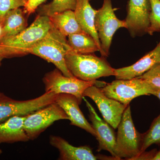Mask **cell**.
I'll return each instance as SVG.
<instances>
[{"label": "cell", "mask_w": 160, "mask_h": 160, "mask_svg": "<svg viewBox=\"0 0 160 160\" xmlns=\"http://www.w3.org/2000/svg\"><path fill=\"white\" fill-rule=\"evenodd\" d=\"M151 6L149 0H129L125 21L132 37L147 33Z\"/></svg>", "instance_id": "8fae6325"}, {"label": "cell", "mask_w": 160, "mask_h": 160, "mask_svg": "<svg viewBox=\"0 0 160 160\" xmlns=\"http://www.w3.org/2000/svg\"><path fill=\"white\" fill-rule=\"evenodd\" d=\"M151 11L149 16V25L147 33L152 35L160 32V0H149Z\"/></svg>", "instance_id": "603a6c76"}, {"label": "cell", "mask_w": 160, "mask_h": 160, "mask_svg": "<svg viewBox=\"0 0 160 160\" xmlns=\"http://www.w3.org/2000/svg\"><path fill=\"white\" fill-rule=\"evenodd\" d=\"M4 59L3 57L2 56V54L0 53V66L1 65V63H2V61Z\"/></svg>", "instance_id": "4dcf8cb0"}, {"label": "cell", "mask_w": 160, "mask_h": 160, "mask_svg": "<svg viewBox=\"0 0 160 160\" xmlns=\"http://www.w3.org/2000/svg\"><path fill=\"white\" fill-rule=\"evenodd\" d=\"M27 0H0V22H2L6 13L12 9L24 7Z\"/></svg>", "instance_id": "d4e9b609"}, {"label": "cell", "mask_w": 160, "mask_h": 160, "mask_svg": "<svg viewBox=\"0 0 160 160\" xmlns=\"http://www.w3.org/2000/svg\"><path fill=\"white\" fill-rule=\"evenodd\" d=\"M57 95L49 92L32 99L17 101L0 92V123L13 116H26L55 102Z\"/></svg>", "instance_id": "ba28073f"}, {"label": "cell", "mask_w": 160, "mask_h": 160, "mask_svg": "<svg viewBox=\"0 0 160 160\" xmlns=\"http://www.w3.org/2000/svg\"><path fill=\"white\" fill-rule=\"evenodd\" d=\"M138 77L146 81L155 89H160V64L153 66Z\"/></svg>", "instance_id": "cb8c5ba5"}, {"label": "cell", "mask_w": 160, "mask_h": 160, "mask_svg": "<svg viewBox=\"0 0 160 160\" xmlns=\"http://www.w3.org/2000/svg\"><path fill=\"white\" fill-rule=\"evenodd\" d=\"M49 17L53 27L66 37L84 32L78 22L74 10L67 9Z\"/></svg>", "instance_id": "d6986e66"}, {"label": "cell", "mask_w": 160, "mask_h": 160, "mask_svg": "<svg viewBox=\"0 0 160 160\" xmlns=\"http://www.w3.org/2000/svg\"><path fill=\"white\" fill-rule=\"evenodd\" d=\"M60 120H69V118L55 102L26 116L24 129L29 140L33 141L55 122Z\"/></svg>", "instance_id": "9c48e42d"}, {"label": "cell", "mask_w": 160, "mask_h": 160, "mask_svg": "<svg viewBox=\"0 0 160 160\" xmlns=\"http://www.w3.org/2000/svg\"><path fill=\"white\" fill-rule=\"evenodd\" d=\"M77 0H52V1L43 6L42 14L51 16L58 12L71 9L74 10Z\"/></svg>", "instance_id": "7402d4cb"}, {"label": "cell", "mask_w": 160, "mask_h": 160, "mask_svg": "<svg viewBox=\"0 0 160 160\" xmlns=\"http://www.w3.org/2000/svg\"><path fill=\"white\" fill-rule=\"evenodd\" d=\"M153 144L160 145V114L153 120L149 130L143 134L141 153Z\"/></svg>", "instance_id": "44dd1931"}, {"label": "cell", "mask_w": 160, "mask_h": 160, "mask_svg": "<svg viewBox=\"0 0 160 160\" xmlns=\"http://www.w3.org/2000/svg\"><path fill=\"white\" fill-rule=\"evenodd\" d=\"M157 152L156 149H153L149 152H144L136 158L134 160H152Z\"/></svg>", "instance_id": "4316f807"}, {"label": "cell", "mask_w": 160, "mask_h": 160, "mask_svg": "<svg viewBox=\"0 0 160 160\" xmlns=\"http://www.w3.org/2000/svg\"><path fill=\"white\" fill-rule=\"evenodd\" d=\"M160 64V39L156 47L131 66L115 69L116 79L128 80L138 77L153 66Z\"/></svg>", "instance_id": "5bb4252c"}, {"label": "cell", "mask_w": 160, "mask_h": 160, "mask_svg": "<svg viewBox=\"0 0 160 160\" xmlns=\"http://www.w3.org/2000/svg\"><path fill=\"white\" fill-rule=\"evenodd\" d=\"M106 96L128 106L135 98L152 95L154 88L139 77L128 80L116 79L101 88Z\"/></svg>", "instance_id": "52a82bcc"}, {"label": "cell", "mask_w": 160, "mask_h": 160, "mask_svg": "<svg viewBox=\"0 0 160 160\" xmlns=\"http://www.w3.org/2000/svg\"><path fill=\"white\" fill-rule=\"evenodd\" d=\"M26 116H13L0 123V144L29 141L24 128Z\"/></svg>", "instance_id": "e0dca14e"}, {"label": "cell", "mask_w": 160, "mask_h": 160, "mask_svg": "<svg viewBox=\"0 0 160 160\" xmlns=\"http://www.w3.org/2000/svg\"><path fill=\"white\" fill-rule=\"evenodd\" d=\"M2 22H0V40L2 38Z\"/></svg>", "instance_id": "f546056e"}, {"label": "cell", "mask_w": 160, "mask_h": 160, "mask_svg": "<svg viewBox=\"0 0 160 160\" xmlns=\"http://www.w3.org/2000/svg\"><path fill=\"white\" fill-rule=\"evenodd\" d=\"M153 160H160V150L158 152H157L156 153L154 158L152 159Z\"/></svg>", "instance_id": "f1b7e54d"}, {"label": "cell", "mask_w": 160, "mask_h": 160, "mask_svg": "<svg viewBox=\"0 0 160 160\" xmlns=\"http://www.w3.org/2000/svg\"><path fill=\"white\" fill-rule=\"evenodd\" d=\"M45 92H53L56 94L67 93L73 95L77 98L80 104L83 98V93L88 87L95 86L104 87L105 82L95 81L87 82L80 80L75 77H67L57 69L45 75L43 78Z\"/></svg>", "instance_id": "5b68a950"}, {"label": "cell", "mask_w": 160, "mask_h": 160, "mask_svg": "<svg viewBox=\"0 0 160 160\" xmlns=\"http://www.w3.org/2000/svg\"><path fill=\"white\" fill-rule=\"evenodd\" d=\"M89 112V120L96 133L97 140L99 143L98 151L104 150L109 152L112 157L115 158L114 149L116 144L115 134L112 128L105 120L99 117L92 106L83 98Z\"/></svg>", "instance_id": "7c38bea8"}, {"label": "cell", "mask_w": 160, "mask_h": 160, "mask_svg": "<svg viewBox=\"0 0 160 160\" xmlns=\"http://www.w3.org/2000/svg\"><path fill=\"white\" fill-rule=\"evenodd\" d=\"M46 0H27L26 5L24 6V10L27 15L33 13L40 5Z\"/></svg>", "instance_id": "484cf974"}, {"label": "cell", "mask_w": 160, "mask_h": 160, "mask_svg": "<svg viewBox=\"0 0 160 160\" xmlns=\"http://www.w3.org/2000/svg\"><path fill=\"white\" fill-rule=\"evenodd\" d=\"M89 1H90V0H89Z\"/></svg>", "instance_id": "1f68e13d"}, {"label": "cell", "mask_w": 160, "mask_h": 160, "mask_svg": "<svg viewBox=\"0 0 160 160\" xmlns=\"http://www.w3.org/2000/svg\"><path fill=\"white\" fill-rule=\"evenodd\" d=\"M72 50L66 37L53 26L44 38L31 48L28 54H32L54 64L57 69L67 77H73L66 63V55Z\"/></svg>", "instance_id": "3957f363"}, {"label": "cell", "mask_w": 160, "mask_h": 160, "mask_svg": "<svg viewBox=\"0 0 160 160\" xmlns=\"http://www.w3.org/2000/svg\"><path fill=\"white\" fill-rule=\"evenodd\" d=\"M89 0H77L74 10L76 18L81 29L93 38L97 44L102 57H104L98 36L96 30L94 19L97 10L90 6Z\"/></svg>", "instance_id": "2e32d148"}, {"label": "cell", "mask_w": 160, "mask_h": 160, "mask_svg": "<svg viewBox=\"0 0 160 160\" xmlns=\"http://www.w3.org/2000/svg\"><path fill=\"white\" fill-rule=\"evenodd\" d=\"M152 95L156 96L160 100V89H155Z\"/></svg>", "instance_id": "83f0119b"}, {"label": "cell", "mask_w": 160, "mask_h": 160, "mask_svg": "<svg viewBox=\"0 0 160 160\" xmlns=\"http://www.w3.org/2000/svg\"><path fill=\"white\" fill-rule=\"evenodd\" d=\"M26 14L24 9L21 8L12 9L6 13L2 22V33L1 40L16 35L28 27Z\"/></svg>", "instance_id": "ac0fdd59"}, {"label": "cell", "mask_w": 160, "mask_h": 160, "mask_svg": "<svg viewBox=\"0 0 160 160\" xmlns=\"http://www.w3.org/2000/svg\"><path fill=\"white\" fill-rule=\"evenodd\" d=\"M67 40L71 49L76 53L89 54L99 51L93 38L84 32L69 35Z\"/></svg>", "instance_id": "ffe728a7"}, {"label": "cell", "mask_w": 160, "mask_h": 160, "mask_svg": "<svg viewBox=\"0 0 160 160\" xmlns=\"http://www.w3.org/2000/svg\"><path fill=\"white\" fill-rule=\"evenodd\" d=\"M94 25L104 57H108L115 32L121 28L127 29L125 20L119 19L114 13L111 0H104L102 6L97 10Z\"/></svg>", "instance_id": "8992f818"}, {"label": "cell", "mask_w": 160, "mask_h": 160, "mask_svg": "<svg viewBox=\"0 0 160 160\" xmlns=\"http://www.w3.org/2000/svg\"><path fill=\"white\" fill-rule=\"evenodd\" d=\"M66 63L69 71L75 77L91 82L100 78L114 76L112 68L104 57L94 54H79L72 50L66 55Z\"/></svg>", "instance_id": "7a4b0ae2"}, {"label": "cell", "mask_w": 160, "mask_h": 160, "mask_svg": "<svg viewBox=\"0 0 160 160\" xmlns=\"http://www.w3.org/2000/svg\"><path fill=\"white\" fill-rule=\"evenodd\" d=\"M50 145L59 152L60 160H96L98 158L93 154L90 147L87 146L75 147L72 146L63 138L57 136L49 137Z\"/></svg>", "instance_id": "9a60e30c"}, {"label": "cell", "mask_w": 160, "mask_h": 160, "mask_svg": "<svg viewBox=\"0 0 160 160\" xmlns=\"http://www.w3.org/2000/svg\"><path fill=\"white\" fill-rule=\"evenodd\" d=\"M114 152L118 160H134L141 153L143 134L136 129L129 105L123 112L118 127Z\"/></svg>", "instance_id": "277c9868"}, {"label": "cell", "mask_w": 160, "mask_h": 160, "mask_svg": "<svg viewBox=\"0 0 160 160\" xmlns=\"http://www.w3.org/2000/svg\"><path fill=\"white\" fill-rule=\"evenodd\" d=\"M55 102L68 116L71 125L79 127L96 137L94 129L80 109L77 98L73 95L60 93L57 95Z\"/></svg>", "instance_id": "4fadbf2b"}, {"label": "cell", "mask_w": 160, "mask_h": 160, "mask_svg": "<svg viewBox=\"0 0 160 160\" xmlns=\"http://www.w3.org/2000/svg\"><path fill=\"white\" fill-rule=\"evenodd\" d=\"M86 97L90 98L96 103L104 120L113 129H116L128 106L106 96L101 88L95 86H90L86 89L83 98Z\"/></svg>", "instance_id": "30bf717a"}, {"label": "cell", "mask_w": 160, "mask_h": 160, "mask_svg": "<svg viewBox=\"0 0 160 160\" xmlns=\"http://www.w3.org/2000/svg\"><path fill=\"white\" fill-rule=\"evenodd\" d=\"M49 17L39 15L33 23L20 33L0 41V53L4 58L25 55L44 38L52 28Z\"/></svg>", "instance_id": "6da1fadb"}]
</instances>
